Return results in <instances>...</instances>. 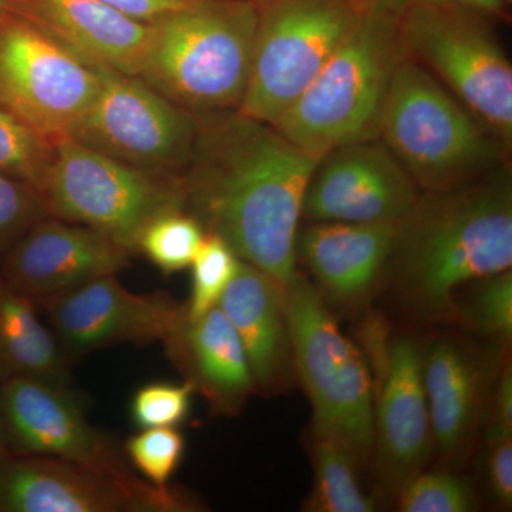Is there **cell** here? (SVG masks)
Here are the masks:
<instances>
[{"mask_svg":"<svg viewBox=\"0 0 512 512\" xmlns=\"http://www.w3.org/2000/svg\"><path fill=\"white\" fill-rule=\"evenodd\" d=\"M195 117L185 212L284 288L296 274L303 197L320 157L238 110Z\"/></svg>","mask_w":512,"mask_h":512,"instance_id":"obj_1","label":"cell"},{"mask_svg":"<svg viewBox=\"0 0 512 512\" xmlns=\"http://www.w3.org/2000/svg\"><path fill=\"white\" fill-rule=\"evenodd\" d=\"M511 161L460 187L420 192L399 221L386 271L423 319L456 313L461 286L510 271Z\"/></svg>","mask_w":512,"mask_h":512,"instance_id":"obj_2","label":"cell"},{"mask_svg":"<svg viewBox=\"0 0 512 512\" xmlns=\"http://www.w3.org/2000/svg\"><path fill=\"white\" fill-rule=\"evenodd\" d=\"M258 18L254 0H192L151 25L138 77L194 116L238 110L251 77Z\"/></svg>","mask_w":512,"mask_h":512,"instance_id":"obj_3","label":"cell"},{"mask_svg":"<svg viewBox=\"0 0 512 512\" xmlns=\"http://www.w3.org/2000/svg\"><path fill=\"white\" fill-rule=\"evenodd\" d=\"M379 138L423 192L471 183L511 156L483 120L409 57L390 83Z\"/></svg>","mask_w":512,"mask_h":512,"instance_id":"obj_4","label":"cell"},{"mask_svg":"<svg viewBox=\"0 0 512 512\" xmlns=\"http://www.w3.org/2000/svg\"><path fill=\"white\" fill-rule=\"evenodd\" d=\"M400 18L370 5L348 39L272 126L313 156L379 138L384 101L406 59Z\"/></svg>","mask_w":512,"mask_h":512,"instance_id":"obj_5","label":"cell"},{"mask_svg":"<svg viewBox=\"0 0 512 512\" xmlns=\"http://www.w3.org/2000/svg\"><path fill=\"white\" fill-rule=\"evenodd\" d=\"M281 298L316 437L339 441L356 458L366 456L375 443V390L365 357L298 272L281 288Z\"/></svg>","mask_w":512,"mask_h":512,"instance_id":"obj_6","label":"cell"},{"mask_svg":"<svg viewBox=\"0 0 512 512\" xmlns=\"http://www.w3.org/2000/svg\"><path fill=\"white\" fill-rule=\"evenodd\" d=\"M42 198L50 217L92 228L134 255L154 218L184 210L183 177L140 170L63 137Z\"/></svg>","mask_w":512,"mask_h":512,"instance_id":"obj_7","label":"cell"},{"mask_svg":"<svg viewBox=\"0 0 512 512\" xmlns=\"http://www.w3.org/2000/svg\"><path fill=\"white\" fill-rule=\"evenodd\" d=\"M494 20L463 6H417L400 16V33L407 57L512 148V67Z\"/></svg>","mask_w":512,"mask_h":512,"instance_id":"obj_8","label":"cell"},{"mask_svg":"<svg viewBox=\"0 0 512 512\" xmlns=\"http://www.w3.org/2000/svg\"><path fill=\"white\" fill-rule=\"evenodd\" d=\"M370 0H264L239 113L275 124L356 29Z\"/></svg>","mask_w":512,"mask_h":512,"instance_id":"obj_9","label":"cell"},{"mask_svg":"<svg viewBox=\"0 0 512 512\" xmlns=\"http://www.w3.org/2000/svg\"><path fill=\"white\" fill-rule=\"evenodd\" d=\"M0 412L10 454L56 457L89 468L126 488L144 511L194 510L185 495L161 493L131 473L111 440L90 424L82 396L69 384L36 377L3 380Z\"/></svg>","mask_w":512,"mask_h":512,"instance_id":"obj_10","label":"cell"},{"mask_svg":"<svg viewBox=\"0 0 512 512\" xmlns=\"http://www.w3.org/2000/svg\"><path fill=\"white\" fill-rule=\"evenodd\" d=\"M197 117L140 77L100 67V89L69 138L150 173L183 177Z\"/></svg>","mask_w":512,"mask_h":512,"instance_id":"obj_11","label":"cell"},{"mask_svg":"<svg viewBox=\"0 0 512 512\" xmlns=\"http://www.w3.org/2000/svg\"><path fill=\"white\" fill-rule=\"evenodd\" d=\"M100 89V67L84 62L26 20L0 23V109L46 140L69 137Z\"/></svg>","mask_w":512,"mask_h":512,"instance_id":"obj_12","label":"cell"},{"mask_svg":"<svg viewBox=\"0 0 512 512\" xmlns=\"http://www.w3.org/2000/svg\"><path fill=\"white\" fill-rule=\"evenodd\" d=\"M39 305L69 359L119 343H164L187 316L185 306L167 293L138 295L116 275L92 279Z\"/></svg>","mask_w":512,"mask_h":512,"instance_id":"obj_13","label":"cell"},{"mask_svg":"<svg viewBox=\"0 0 512 512\" xmlns=\"http://www.w3.org/2000/svg\"><path fill=\"white\" fill-rule=\"evenodd\" d=\"M419 187L380 138L336 147L320 156L309 178L302 218L309 222H399Z\"/></svg>","mask_w":512,"mask_h":512,"instance_id":"obj_14","label":"cell"},{"mask_svg":"<svg viewBox=\"0 0 512 512\" xmlns=\"http://www.w3.org/2000/svg\"><path fill=\"white\" fill-rule=\"evenodd\" d=\"M130 252L84 225L40 218L5 252L0 275L35 303L46 301L130 264Z\"/></svg>","mask_w":512,"mask_h":512,"instance_id":"obj_15","label":"cell"},{"mask_svg":"<svg viewBox=\"0 0 512 512\" xmlns=\"http://www.w3.org/2000/svg\"><path fill=\"white\" fill-rule=\"evenodd\" d=\"M375 403V441L384 477L402 488L429 460L433 431L421 353L412 340L397 338L384 346Z\"/></svg>","mask_w":512,"mask_h":512,"instance_id":"obj_16","label":"cell"},{"mask_svg":"<svg viewBox=\"0 0 512 512\" xmlns=\"http://www.w3.org/2000/svg\"><path fill=\"white\" fill-rule=\"evenodd\" d=\"M9 15L53 37L84 62L138 77L151 25L100 0H8Z\"/></svg>","mask_w":512,"mask_h":512,"instance_id":"obj_17","label":"cell"},{"mask_svg":"<svg viewBox=\"0 0 512 512\" xmlns=\"http://www.w3.org/2000/svg\"><path fill=\"white\" fill-rule=\"evenodd\" d=\"M144 511L126 488L72 461L10 454L0 463V512Z\"/></svg>","mask_w":512,"mask_h":512,"instance_id":"obj_18","label":"cell"},{"mask_svg":"<svg viewBox=\"0 0 512 512\" xmlns=\"http://www.w3.org/2000/svg\"><path fill=\"white\" fill-rule=\"evenodd\" d=\"M397 227L399 222H309L299 228L296 258L333 299L360 302L386 272Z\"/></svg>","mask_w":512,"mask_h":512,"instance_id":"obj_19","label":"cell"},{"mask_svg":"<svg viewBox=\"0 0 512 512\" xmlns=\"http://www.w3.org/2000/svg\"><path fill=\"white\" fill-rule=\"evenodd\" d=\"M164 348L173 365L215 412H238L255 389L241 339L218 305L201 318L185 316L180 328L165 340Z\"/></svg>","mask_w":512,"mask_h":512,"instance_id":"obj_20","label":"cell"},{"mask_svg":"<svg viewBox=\"0 0 512 512\" xmlns=\"http://www.w3.org/2000/svg\"><path fill=\"white\" fill-rule=\"evenodd\" d=\"M218 306L241 339L255 386H275L285 370L289 342L279 286L239 259Z\"/></svg>","mask_w":512,"mask_h":512,"instance_id":"obj_21","label":"cell"},{"mask_svg":"<svg viewBox=\"0 0 512 512\" xmlns=\"http://www.w3.org/2000/svg\"><path fill=\"white\" fill-rule=\"evenodd\" d=\"M421 375L434 443L441 456H458L476 427L483 393L481 367L461 345L440 339L421 355Z\"/></svg>","mask_w":512,"mask_h":512,"instance_id":"obj_22","label":"cell"},{"mask_svg":"<svg viewBox=\"0 0 512 512\" xmlns=\"http://www.w3.org/2000/svg\"><path fill=\"white\" fill-rule=\"evenodd\" d=\"M35 305L0 275V382L36 377L70 386L69 356L37 318Z\"/></svg>","mask_w":512,"mask_h":512,"instance_id":"obj_23","label":"cell"},{"mask_svg":"<svg viewBox=\"0 0 512 512\" xmlns=\"http://www.w3.org/2000/svg\"><path fill=\"white\" fill-rule=\"evenodd\" d=\"M349 448L329 437H316L315 483L306 510L313 512H372L375 501L357 481Z\"/></svg>","mask_w":512,"mask_h":512,"instance_id":"obj_24","label":"cell"},{"mask_svg":"<svg viewBox=\"0 0 512 512\" xmlns=\"http://www.w3.org/2000/svg\"><path fill=\"white\" fill-rule=\"evenodd\" d=\"M204 237V228L188 212H165L144 228L137 254L147 256L164 274H177L190 268Z\"/></svg>","mask_w":512,"mask_h":512,"instance_id":"obj_25","label":"cell"},{"mask_svg":"<svg viewBox=\"0 0 512 512\" xmlns=\"http://www.w3.org/2000/svg\"><path fill=\"white\" fill-rule=\"evenodd\" d=\"M55 143L0 109V173L30 185L42 197Z\"/></svg>","mask_w":512,"mask_h":512,"instance_id":"obj_26","label":"cell"},{"mask_svg":"<svg viewBox=\"0 0 512 512\" xmlns=\"http://www.w3.org/2000/svg\"><path fill=\"white\" fill-rule=\"evenodd\" d=\"M185 439L177 427L141 429L128 437L124 453L144 481L161 493H174L170 481L183 460Z\"/></svg>","mask_w":512,"mask_h":512,"instance_id":"obj_27","label":"cell"},{"mask_svg":"<svg viewBox=\"0 0 512 512\" xmlns=\"http://www.w3.org/2000/svg\"><path fill=\"white\" fill-rule=\"evenodd\" d=\"M239 258L231 247L214 234L205 232L192 269L191 296L185 305L187 318H201L218 305L222 293L237 272Z\"/></svg>","mask_w":512,"mask_h":512,"instance_id":"obj_28","label":"cell"},{"mask_svg":"<svg viewBox=\"0 0 512 512\" xmlns=\"http://www.w3.org/2000/svg\"><path fill=\"white\" fill-rule=\"evenodd\" d=\"M477 503L466 481L450 474H417L400 488L404 512H470Z\"/></svg>","mask_w":512,"mask_h":512,"instance_id":"obj_29","label":"cell"},{"mask_svg":"<svg viewBox=\"0 0 512 512\" xmlns=\"http://www.w3.org/2000/svg\"><path fill=\"white\" fill-rule=\"evenodd\" d=\"M194 384L154 382L140 387L131 397V421L138 429L177 427L188 417Z\"/></svg>","mask_w":512,"mask_h":512,"instance_id":"obj_30","label":"cell"},{"mask_svg":"<svg viewBox=\"0 0 512 512\" xmlns=\"http://www.w3.org/2000/svg\"><path fill=\"white\" fill-rule=\"evenodd\" d=\"M464 318L471 326L495 339L511 340L512 275L510 271L480 279L464 306Z\"/></svg>","mask_w":512,"mask_h":512,"instance_id":"obj_31","label":"cell"},{"mask_svg":"<svg viewBox=\"0 0 512 512\" xmlns=\"http://www.w3.org/2000/svg\"><path fill=\"white\" fill-rule=\"evenodd\" d=\"M50 217L39 192L0 173V254L40 218Z\"/></svg>","mask_w":512,"mask_h":512,"instance_id":"obj_32","label":"cell"},{"mask_svg":"<svg viewBox=\"0 0 512 512\" xmlns=\"http://www.w3.org/2000/svg\"><path fill=\"white\" fill-rule=\"evenodd\" d=\"M487 474L491 491L503 507L512 504V436H488Z\"/></svg>","mask_w":512,"mask_h":512,"instance_id":"obj_33","label":"cell"},{"mask_svg":"<svg viewBox=\"0 0 512 512\" xmlns=\"http://www.w3.org/2000/svg\"><path fill=\"white\" fill-rule=\"evenodd\" d=\"M370 3L399 18L406 10L417 6L450 5L480 10L495 20L507 19V5L503 0H370Z\"/></svg>","mask_w":512,"mask_h":512,"instance_id":"obj_34","label":"cell"},{"mask_svg":"<svg viewBox=\"0 0 512 512\" xmlns=\"http://www.w3.org/2000/svg\"><path fill=\"white\" fill-rule=\"evenodd\" d=\"M111 8L119 10L140 22L153 23L167 18L171 13L190 5L192 0H100Z\"/></svg>","mask_w":512,"mask_h":512,"instance_id":"obj_35","label":"cell"},{"mask_svg":"<svg viewBox=\"0 0 512 512\" xmlns=\"http://www.w3.org/2000/svg\"><path fill=\"white\" fill-rule=\"evenodd\" d=\"M512 436V372L505 367L495 390L493 426L488 436Z\"/></svg>","mask_w":512,"mask_h":512,"instance_id":"obj_36","label":"cell"},{"mask_svg":"<svg viewBox=\"0 0 512 512\" xmlns=\"http://www.w3.org/2000/svg\"><path fill=\"white\" fill-rule=\"evenodd\" d=\"M10 456L8 443H6L5 426H3L2 412H0V463Z\"/></svg>","mask_w":512,"mask_h":512,"instance_id":"obj_37","label":"cell"},{"mask_svg":"<svg viewBox=\"0 0 512 512\" xmlns=\"http://www.w3.org/2000/svg\"><path fill=\"white\" fill-rule=\"evenodd\" d=\"M9 16L8 0H0V23Z\"/></svg>","mask_w":512,"mask_h":512,"instance_id":"obj_38","label":"cell"},{"mask_svg":"<svg viewBox=\"0 0 512 512\" xmlns=\"http://www.w3.org/2000/svg\"><path fill=\"white\" fill-rule=\"evenodd\" d=\"M503 2L505 3V5L510 6L512 3V0H503Z\"/></svg>","mask_w":512,"mask_h":512,"instance_id":"obj_39","label":"cell"}]
</instances>
